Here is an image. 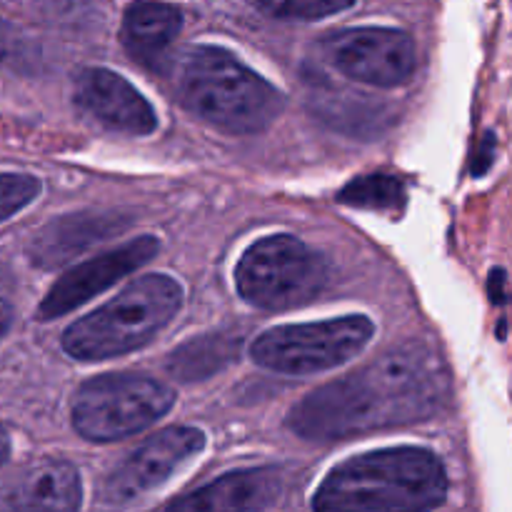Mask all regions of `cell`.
<instances>
[{"instance_id": "4", "label": "cell", "mask_w": 512, "mask_h": 512, "mask_svg": "<svg viewBox=\"0 0 512 512\" xmlns=\"http://www.w3.org/2000/svg\"><path fill=\"white\" fill-rule=\"evenodd\" d=\"M183 288L170 275H143L118 298L80 318L63 333V350L75 360H108L143 348L173 320Z\"/></svg>"}, {"instance_id": "1", "label": "cell", "mask_w": 512, "mask_h": 512, "mask_svg": "<svg viewBox=\"0 0 512 512\" xmlns=\"http://www.w3.org/2000/svg\"><path fill=\"white\" fill-rule=\"evenodd\" d=\"M450 400V375L430 345L410 340L355 373L305 395L288 428L308 440H338L410 425L438 415Z\"/></svg>"}, {"instance_id": "23", "label": "cell", "mask_w": 512, "mask_h": 512, "mask_svg": "<svg viewBox=\"0 0 512 512\" xmlns=\"http://www.w3.org/2000/svg\"><path fill=\"white\" fill-rule=\"evenodd\" d=\"M10 323H13V310H10L5 303H0V338L8 333Z\"/></svg>"}, {"instance_id": "17", "label": "cell", "mask_w": 512, "mask_h": 512, "mask_svg": "<svg viewBox=\"0 0 512 512\" xmlns=\"http://www.w3.org/2000/svg\"><path fill=\"white\" fill-rule=\"evenodd\" d=\"M338 200L350 208L398 213L405 205V185L393 175H365L350 180L338 193Z\"/></svg>"}, {"instance_id": "22", "label": "cell", "mask_w": 512, "mask_h": 512, "mask_svg": "<svg viewBox=\"0 0 512 512\" xmlns=\"http://www.w3.org/2000/svg\"><path fill=\"white\" fill-rule=\"evenodd\" d=\"M503 283H505V273L503 270H495L493 278H490V295H493L495 303H503Z\"/></svg>"}, {"instance_id": "11", "label": "cell", "mask_w": 512, "mask_h": 512, "mask_svg": "<svg viewBox=\"0 0 512 512\" xmlns=\"http://www.w3.org/2000/svg\"><path fill=\"white\" fill-rule=\"evenodd\" d=\"M75 105L95 123L130 135H150L158 128L148 100L108 68H85L75 78Z\"/></svg>"}, {"instance_id": "2", "label": "cell", "mask_w": 512, "mask_h": 512, "mask_svg": "<svg viewBox=\"0 0 512 512\" xmlns=\"http://www.w3.org/2000/svg\"><path fill=\"white\" fill-rule=\"evenodd\" d=\"M175 100L190 115L228 135L268 128L285 108V98L263 75L215 45H193L163 65Z\"/></svg>"}, {"instance_id": "20", "label": "cell", "mask_w": 512, "mask_h": 512, "mask_svg": "<svg viewBox=\"0 0 512 512\" xmlns=\"http://www.w3.org/2000/svg\"><path fill=\"white\" fill-rule=\"evenodd\" d=\"M38 60V50L30 45V40L13 25L0 20V65L13 70H30Z\"/></svg>"}, {"instance_id": "18", "label": "cell", "mask_w": 512, "mask_h": 512, "mask_svg": "<svg viewBox=\"0 0 512 512\" xmlns=\"http://www.w3.org/2000/svg\"><path fill=\"white\" fill-rule=\"evenodd\" d=\"M248 3L278 20H320L350 8L353 0H248Z\"/></svg>"}, {"instance_id": "9", "label": "cell", "mask_w": 512, "mask_h": 512, "mask_svg": "<svg viewBox=\"0 0 512 512\" xmlns=\"http://www.w3.org/2000/svg\"><path fill=\"white\" fill-rule=\"evenodd\" d=\"M158 250V240L153 235H143V238L128 240V243L118 245V248L108 250V253L98 255V258L75 265L45 295L38 308V318L55 320L75 310L78 305L88 303L90 298H95L98 293L108 290L110 285L118 283L120 278H125L133 270H138L140 265L148 263Z\"/></svg>"}, {"instance_id": "13", "label": "cell", "mask_w": 512, "mask_h": 512, "mask_svg": "<svg viewBox=\"0 0 512 512\" xmlns=\"http://www.w3.org/2000/svg\"><path fill=\"white\" fill-rule=\"evenodd\" d=\"M283 493V475L275 468L235 470L183 498L165 512H263Z\"/></svg>"}, {"instance_id": "5", "label": "cell", "mask_w": 512, "mask_h": 512, "mask_svg": "<svg viewBox=\"0 0 512 512\" xmlns=\"http://www.w3.org/2000/svg\"><path fill=\"white\" fill-rule=\"evenodd\" d=\"M328 285L323 255L293 235H268L250 245L235 268V288L245 303L290 310L310 303Z\"/></svg>"}, {"instance_id": "7", "label": "cell", "mask_w": 512, "mask_h": 512, "mask_svg": "<svg viewBox=\"0 0 512 512\" xmlns=\"http://www.w3.org/2000/svg\"><path fill=\"white\" fill-rule=\"evenodd\" d=\"M375 325L365 315L333 318L325 323L280 325L258 335L250 348L260 368L285 375H308L338 368L370 343Z\"/></svg>"}, {"instance_id": "6", "label": "cell", "mask_w": 512, "mask_h": 512, "mask_svg": "<svg viewBox=\"0 0 512 512\" xmlns=\"http://www.w3.org/2000/svg\"><path fill=\"white\" fill-rule=\"evenodd\" d=\"M175 403L165 383L145 375L113 373L88 380L73 403V428L93 443H113L150 428Z\"/></svg>"}, {"instance_id": "16", "label": "cell", "mask_w": 512, "mask_h": 512, "mask_svg": "<svg viewBox=\"0 0 512 512\" xmlns=\"http://www.w3.org/2000/svg\"><path fill=\"white\" fill-rule=\"evenodd\" d=\"M240 343H243V338L233 333H213L188 340L175 353H170V375H175L183 383L210 378L238 358Z\"/></svg>"}, {"instance_id": "12", "label": "cell", "mask_w": 512, "mask_h": 512, "mask_svg": "<svg viewBox=\"0 0 512 512\" xmlns=\"http://www.w3.org/2000/svg\"><path fill=\"white\" fill-rule=\"evenodd\" d=\"M80 475L65 460H35L0 488V512H78Z\"/></svg>"}, {"instance_id": "10", "label": "cell", "mask_w": 512, "mask_h": 512, "mask_svg": "<svg viewBox=\"0 0 512 512\" xmlns=\"http://www.w3.org/2000/svg\"><path fill=\"white\" fill-rule=\"evenodd\" d=\"M205 448V435L195 428L173 425L138 445L123 465L110 475L108 500L125 503L163 485L175 470Z\"/></svg>"}, {"instance_id": "19", "label": "cell", "mask_w": 512, "mask_h": 512, "mask_svg": "<svg viewBox=\"0 0 512 512\" xmlns=\"http://www.w3.org/2000/svg\"><path fill=\"white\" fill-rule=\"evenodd\" d=\"M40 193V180L33 175L3 173L0 175V223L33 203Z\"/></svg>"}, {"instance_id": "24", "label": "cell", "mask_w": 512, "mask_h": 512, "mask_svg": "<svg viewBox=\"0 0 512 512\" xmlns=\"http://www.w3.org/2000/svg\"><path fill=\"white\" fill-rule=\"evenodd\" d=\"M8 455H10V438H8V433L3 430V425H0V465L8 460Z\"/></svg>"}, {"instance_id": "14", "label": "cell", "mask_w": 512, "mask_h": 512, "mask_svg": "<svg viewBox=\"0 0 512 512\" xmlns=\"http://www.w3.org/2000/svg\"><path fill=\"white\" fill-rule=\"evenodd\" d=\"M130 220L120 213H75L55 218L35 235L30 258L40 268H58L90 245L123 233Z\"/></svg>"}, {"instance_id": "8", "label": "cell", "mask_w": 512, "mask_h": 512, "mask_svg": "<svg viewBox=\"0 0 512 512\" xmlns=\"http://www.w3.org/2000/svg\"><path fill=\"white\" fill-rule=\"evenodd\" d=\"M325 58L358 83L395 88L415 70V43L395 28H350L325 38Z\"/></svg>"}, {"instance_id": "15", "label": "cell", "mask_w": 512, "mask_h": 512, "mask_svg": "<svg viewBox=\"0 0 512 512\" xmlns=\"http://www.w3.org/2000/svg\"><path fill=\"white\" fill-rule=\"evenodd\" d=\"M180 25H183V15L173 5L138 0L125 10L120 38L135 60L153 65L178 38Z\"/></svg>"}, {"instance_id": "21", "label": "cell", "mask_w": 512, "mask_h": 512, "mask_svg": "<svg viewBox=\"0 0 512 512\" xmlns=\"http://www.w3.org/2000/svg\"><path fill=\"white\" fill-rule=\"evenodd\" d=\"M493 155H495V138H493V133H488L485 135L483 145H480V153H478V160H475V165H473V173L483 175L485 170L490 168V163H493Z\"/></svg>"}, {"instance_id": "3", "label": "cell", "mask_w": 512, "mask_h": 512, "mask_svg": "<svg viewBox=\"0 0 512 512\" xmlns=\"http://www.w3.org/2000/svg\"><path fill=\"white\" fill-rule=\"evenodd\" d=\"M448 495V475L435 453L388 448L355 455L328 478L313 498L315 512H430Z\"/></svg>"}]
</instances>
